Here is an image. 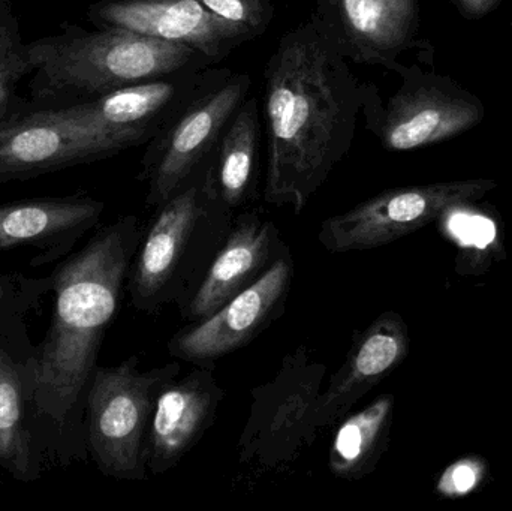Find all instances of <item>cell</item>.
Segmentation results:
<instances>
[{"instance_id": "52a82bcc", "label": "cell", "mask_w": 512, "mask_h": 511, "mask_svg": "<svg viewBox=\"0 0 512 511\" xmlns=\"http://www.w3.org/2000/svg\"><path fill=\"white\" fill-rule=\"evenodd\" d=\"M152 135L110 125L78 105L0 126V183L90 164L149 143Z\"/></svg>"}, {"instance_id": "44dd1931", "label": "cell", "mask_w": 512, "mask_h": 511, "mask_svg": "<svg viewBox=\"0 0 512 511\" xmlns=\"http://www.w3.org/2000/svg\"><path fill=\"white\" fill-rule=\"evenodd\" d=\"M51 291V275L0 273V339L21 350L36 353V344H33L27 329V317Z\"/></svg>"}, {"instance_id": "9c48e42d", "label": "cell", "mask_w": 512, "mask_h": 511, "mask_svg": "<svg viewBox=\"0 0 512 511\" xmlns=\"http://www.w3.org/2000/svg\"><path fill=\"white\" fill-rule=\"evenodd\" d=\"M294 273L289 249L254 285L209 317L179 330L168 342V353L191 365L213 368L218 360L251 344L282 317Z\"/></svg>"}, {"instance_id": "4fadbf2b", "label": "cell", "mask_w": 512, "mask_h": 511, "mask_svg": "<svg viewBox=\"0 0 512 511\" xmlns=\"http://www.w3.org/2000/svg\"><path fill=\"white\" fill-rule=\"evenodd\" d=\"M89 17L98 27L131 30L188 45L215 63L227 59L240 45L254 41L198 0H102L90 8Z\"/></svg>"}, {"instance_id": "ac0fdd59", "label": "cell", "mask_w": 512, "mask_h": 511, "mask_svg": "<svg viewBox=\"0 0 512 511\" xmlns=\"http://www.w3.org/2000/svg\"><path fill=\"white\" fill-rule=\"evenodd\" d=\"M35 354L0 339V482H35L47 461L33 413Z\"/></svg>"}, {"instance_id": "e0dca14e", "label": "cell", "mask_w": 512, "mask_h": 511, "mask_svg": "<svg viewBox=\"0 0 512 511\" xmlns=\"http://www.w3.org/2000/svg\"><path fill=\"white\" fill-rule=\"evenodd\" d=\"M409 353L408 327L396 312H384L355 336L339 371L330 378L327 390L319 393L309 416V428L316 432L330 428L381 384Z\"/></svg>"}, {"instance_id": "d4e9b609", "label": "cell", "mask_w": 512, "mask_h": 511, "mask_svg": "<svg viewBox=\"0 0 512 511\" xmlns=\"http://www.w3.org/2000/svg\"><path fill=\"white\" fill-rule=\"evenodd\" d=\"M466 12L472 15H483L489 12L498 0H459Z\"/></svg>"}, {"instance_id": "5b68a950", "label": "cell", "mask_w": 512, "mask_h": 511, "mask_svg": "<svg viewBox=\"0 0 512 511\" xmlns=\"http://www.w3.org/2000/svg\"><path fill=\"white\" fill-rule=\"evenodd\" d=\"M180 363L141 368L138 356L116 366H98L86 399L87 453L105 477L126 482L149 479L147 440L156 399Z\"/></svg>"}, {"instance_id": "603a6c76", "label": "cell", "mask_w": 512, "mask_h": 511, "mask_svg": "<svg viewBox=\"0 0 512 511\" xmlns=\"http://www.w3.org/2000/svg\"><path fill=\"white\" fill-rule=\"evenodd\" d=\"M33 69L29 51L8 27L0 24V113L5 111L18 80Z\"/></svg>"}, {"instance_id": "7402d4cb", "label": "cell", "mask_w": 512, "mask_h": 511, "mask_svg": "<svg viewBox=\"0 0 512 511\" xmlns=\"http://www.w3.org/2000/svg\"><path fill=\"white\" fill-rule=\"evenodd\" d=\"M213 15L231 26L259 38L274 17V0H198Z\"/></svg>"}, {"instance_id": "3957f363", "label": "cell", "mask_w": 512, "mask_h": 511, "mask_svg": "<svg viewBox=\"0 0 512 511\" xmlns=\"http://www.w3.org/2000/svg\"><path fill=\"white\" fill-rule=\"evenodd\" d=\"M210 162L143 227L126 282L137 311H182L227 240L236 215L216 189Z\"/></svg>"}, {"instance_id": "30bf717a", "label": "cell", "mask_w": 512, "mask_h": 511, "mask_svg": "<svg viewBox=\"0 0 512 511\" xmlns=\"http://www.w3.org/2000/svg\"><path fill=\"white\" fill-rule=\"evenodd\" d=\"M367 129L393 152H406L447 140L474 126L483 116L480 105L448 95L439 87L406 78L402 89L381 101L373 84H364Z\"/></svg>"}, {"instance_id": "9a60e30c", "label": "cell", "mask_w": 512, "mask_h": 511, "mask_svg": "<svg viewBox=\"0 0 512 511\" xmlns=\"http://www.w3.org/2000/svg\"><path fill=\"white\" fill-rule=\"evenodd\" d=\"M104 210V201L84 194L2 204L0 252H33L32 267L59 263L99 224Z\"/></svg>"}, {"instance_id": "5bb4252c", "label": "cell", "mask_w": 512, "mask_h": 511, "mask_svg": "<svg viewBox=\"0 0 512 511\" xmlns=\"http://www.w3.org/2000/svg\"><path fill=\"white\" fill-rule=\"evenodd\" d=\"M289 249L274 222L256 210H243L234 216L227 240L180 317L186 323L209 317L259 281Z\"/></svg>"}, {"instance_id": "7a4b0ae2", "label": "cell", "mask_w": 512, "mask_h": 511, "mask_svg": "<svg viewBox=\"0 0 512 511\" xmlns=\"http://www.w3.org/2000/svg\"><path fill=\"white\" fill-rule=\"evenodd\" d=\"M363 99L364 84L310 18L279 39L264 69L265 203L306 209L351 150Z\"/></svg>"}, {"instance_id": "2e32d148", "label": "cell", "mask_w": 512, "mask_h": 511, "mask_svg": "<svg viewBox=\"0 0 512 511\" xmlns=\"http://www.w3.org/2000/svg\"><path fill=\"white\" fill-rule=\"evenodd\" d=\"M224 398L213 368L201 366L161 390L147 440L149 476H164L197 447L215 423Z\"/></svg>"}, {"instance_id": "6da1fadb", "label": "cell", "mask_w": 512, "mask_h": 511, "mask_svg": "<svg viewBox=\"0 0 512 511\" xmlns=\"http://www.w3.org/2000/svg\"><path fill=\"white\" fill-rule=\"evenodd\" d=\"M143 234L135 215L96 231L51 270L50 327L36 344L33 413L47 459L86 461V399Z\"/></svg>"}, {"instance_id": "ba28073f", "label": "cell", "mask_w": 512, "mask_h": 511, "mask_svg": "<svg viewBox=\"0 0 512 511\" xmlns=\"http://www.w3.org/2000/svg\"><path fill=\"white\" fill-rule=\"evenodd\" d=\"M493 180L435 183L388 189L321 222L318 242L331 254L390 245L462 204L484 197Z\"/></svg>"}, {"instance_id": "277c9868", "label": "cell", "mask_w": 512, "mask_h": 511, "mask_svg": "<svg viewBox=\"0 0 512 511\" xmlns=\"http://www.w3.org/2000/svg\"><path fill=\"white\" fill-rule=\"evenodd\" d=\"M42 92L51 95H107L122 87L215 65L188 45L173 44L131 30L72 29L27 45Z\"/></svg>"}, {"instance_id": "d6986e66", "label": "cell", "mask_w": 512, "mask_h": 511, "mask_svg": "<svg viewBox=\"0 0 512 511\" xmlns=\"http://www.w3.org/2000/svg\"><path fill=\"white\" fill-rule=\"evenodd\" d=\"M256 98H246L213 152L210 170L222 201L233 212L255 198L258 188L261 117Z\"/></svg>"}, {"instance_id": "ffe728a7", "label": "cell", "mask_w": 512, "mask_h": 511, "mask_svg": "<svg viewBox=\"0 0 512 511\" xmlns=\"http://www.w3.org/2000/svg\"><path fill=\"white\" fill-rule=\"evenodd\" d=\"M394 396L381 395L337 428L328 453V468L337 479H364L375 471L388 443Z\"/></svg>"}, {"instance_id": "cb8c5ba5", "label": "cell", "mask_w": 512, "mask_h": 511, "mask_svg": "<svg viewBox=\"0 0 512 511\" xmlns=\"http://www.w3.org/2000/svg\"><path fill=\"white\" fill-rule=\"evenodd\" d=\"M486 476V465L481 459L466 458L451 465L438 482V492L444 497H463L480 486Z\"/></svg>"}, {"instance_id": "8992f818", "label": "cell", "mask_w": 512, "mask_h": 511, "mask_svg": "<svg viewBox=\"0 0 512 511\" xmlns=\"http://www.w3.org/2000/svg\"><path fill=\"white\" fill-rule=\"evenodd\" d=\"M251 86L246 72L210 69L194 95L147 143L138 179L146 183L149 209L170 200L206 167Z\"/></svg>"}, {"instance_id": "7c38bea8", "label": "cell", "mask_w": 512, "mask_h": 511, "mask_svg": "<svg viewBox=\"0 0 512 511\" xmlns=\"http://www.w3.org/2000/svg\"><path fill=\"white\" fill-rule=\"evenodd\" d=\"M310 20L348 62L400 69L417 27V0H313Z\"/></svg>"}, {"instance_id": "8fae6325", "label": "cell", "mask_w": 512, "mask_h": 511, "mask_svg": "<svg viewBox=\"0 0 512 511\" xmlns=\"http://www.w3.org/2000/svg\"><path fill=\"white\" fill-rule=\"evenodd\" d=\"M303 350L285 360L274 381L258 390L251 419L240 437V459L258 464H276L294 459L298 446L315 440L309 428L313 402L318 398L321 366L307 365Z\"/></svg>"}]
</instances>
